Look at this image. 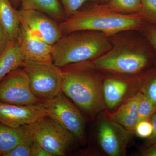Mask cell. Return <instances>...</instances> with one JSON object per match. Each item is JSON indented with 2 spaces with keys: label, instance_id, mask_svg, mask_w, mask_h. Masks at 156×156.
<instances>
[{
  "label": "cell",
  "instance_id": "6da1fadb",
  "mask_svg": "<svg viewBox=\"0 0 156 156\" xmlns=\"http://www.w3.org/2000/svg\"><path fill=\"white\" fill-rule=\"evenodd\" d=\"M140 13L125 14L112 10L107 5H95L78 10L59 24L62 34L78 31L100 32L107 36L139 29L142 25Z\"/></svg>",
  "mask_w": 156,
  "mask_h": 156
},
{
  "label": "cell",
  "instance_id": "7a4b0ae2",
  "mask_svg": "<svg viewBox=\"0 0 156 156\" xmlns=\"http://www.w3.org/2000/svg\"><path fill=\"white\" fill-rule=\"evenodd\" d=\"M62 68V92L66 96L91 118L105 109L102 85L88 64Z\"/></svg>",
  "mask_w": 156,
  "mask_h": 156
},
{
  "label": "cell",
  "instance_id": "3957f363",
  "mask_svg": "<svg viewBox=\"0 0 156 156\" xmlns=\"http://www.w3.org/2000/svg\"><path fill=\"white\" fill-rule=\"evenodd\" d=\"M67 34L52 46L53 63L60 68L94 60L112 47L108 36L100 32L78 31Z\"/></svg>",
  "mask_w": 156,
  "mask_h": 156
},
{
  "label": "cell",
  "instance_id": "277c9868",
  "mask_svg": "<svg viewBox=\"0 0 156 156\" xmlns=\"http://www.w3.org/2000/svg\"><path fill=\"white\" fill-rule=\"evenodd\" d=\"M25 127L32 140L52 156L66 155L77 140L69 131L49 116Z\"/></svg>",
  "mask_w": 156,
  "mask_h": 156
},
{
  "label": "cell",
  "instance_id": "5b68a950",
  "mask_svg": "<svg viewBox=\"0 0 156 156\" xmlns=\"http://www.w3.org/2000/svg\"><path fill=\"white\" fill-rule=\"evenodd\" d=\"M147 62V57L139 50L132 47L118 45L88 65L92 68L105 71L135 74L145 67Z\"/></svg>",
  "mask_w": 156,
  "mask_h": 156
},
{
  "label": "cell",
  "instance_id": "8992f818",
  "mask_svg": "<svg viewBox=\"0 0 156 156\" xmlns=\"http://www.w3.org/2000/svg\"><path fill=\"white\" fill-rule=\"evenodd\" d=\"M23 69L28 76L32 91L41 102L62 92V70L51 63L25 62Z\"/></svg>",
  "mask_w": 156,
  "mask_h": 156
},
{
  "label": "cell",
  "instance_id": "52a82bcc",
  "mask_svg": "<svg viewBox=\"0 0 156 156\" xmlns=\"http://www.w3.org/2000/svg\"><path fill=\"white\" fill-rule=\"evenodd\" d=\"M41 103L48 110L49 116L69 131L82 145H86L87 136L84 117L63 92Z\"/></svg>",
  "mask_w": 156,
  "mask_h": 156
},
{
  "label": "cell",
  "instance_id": "ba28073f",
  "mask_svg": "<svg viewBox=\"0 0 156 156\" xmlns=\"http://www.w3.org/2000/svg\"><path fill=\"white\" fill-rule=\"evenodd\" d=\"M0 101L20 105L41 102L32 91L27 74L19 68L0 81Z\"/></svg>",
  "mask_w": 156,
  "mask_h": 156
},
{
  "label": "cell",
  "instance_id": "9c48e42d",
  "mask_svg": "<svg viewBox=\"0 0 156 156\" xmlns=\"http://www.w3.org/2000/svg\"><path fill=\"white\" fill-rule=\"evenodd\" d=\"M19 13L21 25L49 44H54L62 36L59 24L44 13L23 9Z\"/></svg>",
  "mask_w": 156,
  "mask_h": 156
},
{
  "label": "cell",
  "instance_id": "30bf717a",
  "mask_svg": "<svg viewBox=\"0 0 156 156\" xmlns=\"http://www.w3.org/2000/svg\"><path fill=\"white\" fill-rule=\"evenodd\" d=\"M49 112L41 102L20 105L0 101V123L12 128L30 125Z\"/></svg>",
  "mask_w": 156,
  "mask_h": 156
},
{
  "label": "cell",
  "instance_id": "8fae6325",
  "mask_svg": "<svg viewBox=\"0 0 156 156\" xmlns=\"http://www.w3.org/2000/svg\"><path fill=\"white\" fill-rule=\"evenodd\" d=\"M131 132L110 119L101 120L98 128V142L102 150L110 156L125 153Z\"/></svg>",
  "mask_w": 156,
  "mask_h": 156
},
{
  "label": "cell",
  "instance_id": "7c38bea8",
  "mask_svg": "<svg viewBox=\"0 0 156 156\" xmlns=\"http://www.w3.org/2000/svg\"><path fill=\"white\" fill-rule=\"evenodd\" d=\"M24 62L51 63L52 46L37 37L21 25L20 36Z\"/></svg>",
  "mask_w": 156,
  "mask_h": 156
},
{
  "label": "cell",
  "instance_id": "4fadbf2b",
  "mask_svg": "<svg viewBox=\"0 0 156 156\" xmlns=\"http://www.w3.org/2000/svg\"><path fill=\"white\" fill-rule=\"evenodd\" d=\"M143 94V92H138L127 99L111 115L109 119L120 124L128 131H134L137 122L138 106Z\"/></svg>",
  "mask_w": 156,
  "mask_h": 156
},
{
  "label": "cell",
  "instance_id": "5bb4252c",
  "mask_svg": "<svg viewBox=\"0 0 156 156\" xmlns=\"http://www.w3.org/2000/svg\"><path fill=\"white\" fill-rule=\"evenodd\" d=\"M0 24L11 43L18 40L21 31L19 11L13 7L10 0H0Z\"/></svg>",
  "mask_w": 156,
  "mask_h": 156
},
{
  "label": "cell",
  "instance_id": "9a60e30c",
  "mask_svg": "<svg viewBox=\"0 0 156 156\" xmlns=\"http://www.w3.org/2000/svg\"><path fill=\"white\" fill-rule=\"evenodd\" d=\"M24 63L19 37L18 40L11 43L0 56V81L9 73L23 66Z\"/></svg>",
  "mask_w": 156,
  "mask_h": 156
},
{
  "label": "cell",
  "instance_id": "2e32d148",
  "mask_svg": "<svg viewBox=\"0 0 156 156\" xmlns=\"http://www.w3.org/2000/svg\"><path fill=\"white\" fill-rule=\"evenodd\" d=\"M30 138L25 126L14 128L0 123V156H5L20 144Z\"/></svg>",
  "mask_w": 156,
  "mask_h": 156
},
{
  "label": "cell",
  "instance_id": "e0dca14e",
  "mask_svg": "<svg viewBox=\"0 0 156 156\" xmlns=\"http://www.w3.org/2000/svg\"><path fill=\"white\" fill-rule=\"evenodd\" d=\"M128 89V84L122 80L114 78L105 80L102 93L107 107L111 109L116 107L124 98Z\"/></svg>",
  "mask_w": 156,
  "mask_h": 156
},
{
  "label": "cell",
  "instance_id": "ac0fdd59",
  "mask_svg": "<svg viewBox=\"0 0 156 156\" xmlns=\"http://www.w3.org/2000/svg\"><path fill=\"white\" fill-rule=\"evenodd\" d=\"M20 5L21 9L40 11L58 20L66 15L58 0H20Z\"/></svg>",
  "mask_w": 156,
  "mask_h": 156
},
{
  "label": "cell",
  "instance_id": "d6986e66",
  "mask_svg": "<svg viewBox=\"0 0 156 156\" xmlns=\"http://www.w3.org/2000/svg\"><path fill=\"white\" fill-rule=\"evenodd\" d=\"M109 8L118 13H139L141 9L140 0H109Z\"/></svg>",
  "mask_w": 156,
  "mask_h": 156
},
{
  "label": "cell",
  "instance_id": "ffe728a7",
  "mask_svg": "<svg viewBox=\"0 0 156 156\" xmlns=\"http://www.w3.org/2000/svg\"><path fill=\"white\" fill-rule=\"evenodd\" d=\"M156 111V105L143 93L138 106L137 123L141 121L149 120Z\"/></svg>",
  "mask_w": 156,
  "mask_h": 156
},
{
  "label": "cell",
  "instance_id": "44dd1931",
  "mask_svg": "<svg viewBox=\"0 0 156 156\" xmlns=\"http://www.w3.org/2000/svg\"><path fill=\"white\" fill-rule=\"evenodd\" d=\"M140 14L147 19L156 23V0H140Z\"/></svg>",
  "mask_w": 156,
  "mask_h": 156
},
{
  "label": "cell",
  "instance_id": "7402d4cb",
  "mask_svg": "<svg viewBox=\"0 0 156 156\" xmlns=\"http://www.w3.org/2000/svg\"><path fill=\"white\" fill-rule=\"evenodd\" d=\"M33 141L31 138L23 141L4 156H31V147Z\"/></svg>",
  "mask_w": 156,
  "mask_h": 156
},
{
  "label": "cell",
  "instance_id": "603a6c76",
  "mask_svg": "<svg viewBox=\"0 0 156 156\" xmlns=\"http://www.w3.org/2000/svg\"><path fill=\"white\" fill-rule=\"evenodd\" d=\"M66 15L69 17L75 13L82 5L88 1L98 2V0H61Z\"/></svg>",
  "mask_w": 156,
  "mask_h": 156
},
{
  "label": "cell",
  "instance_id": "cb8c5ba5",
  "mask_svg": "<svg viewBox=\"0 0 156 156\" xmlns=\"http://www.w3.org/2000/svg\"><path fill=\"white\" fill-rule=\"evenodd\" d=\"M134 131L139 137L148 138L153 132V126L149 120L141 121L136 124Z\"/></svg>",
  "mask_w": 156,
  "mask_h": 156
},
{
  "label": "cell",
  "instance_id": "d4e9b609",
  "mask_svg": "<svg viewBox=\"0 0 156 156\" xmlns=\"http://www.w3.org/2000/svg\"><path fill=\"white\" fill-rule=\"evenodd\" d=\"M143 92L156 106V77L150 81Z\"/></svg>",
  "mask_w": 156,
  "mask_h": 156
},
{
  "label": "cell",
  "instance_id": "484cf974",
  "mask_svg": "<svg viewBox=\"0 0 156 156\" xmlns=\"http://www.w3.org/2000/svg\"><path fill=\"white\" fill-rule=\"evenodd\" d=\"M11 44L5 31L0 24V56Z\"/></svg>",
  "mask_w": 156,
  "mask_h": 156
},
{
  "label": "cell",
  "instance_id": "4316f807",
  "mask_svg": "<svg viewBox=\"0 0 156 156\" xmlns=\"http://www.w3.org/2000/svg\"><path fill=\"white\" fill-rule=\"evenodd\" d=\"M31 156H52L36 141H33L31 147Z\"/></svg>",
  "mask_w": 156,
  "mask_h": 156
},
{
  "label": "cell",
  "instance_id": "83f0119b",
  "mask_svg": "<svg viewBox=\"0 0 156 156\" xmlns=\"http://www.w3.org/2000/svg\"><path fill=\"white\" fill-rule=\"evenodd\" d=\"M151 122L153 126V132L150 137L147 138V144L150 146L156 142V113L151 117Z\"/></svg>",
  "mask_w": 156,
  "mask_h": 156
},
{
  "label": "cell",
  "instance_id": "f1b7e54d",
  "mask_svg": "<svg viewBox=\"0 0 156 156\" xmlns=\"http://www.w3.org/2000/svg\"><path fill=\"white\" fill-rule=\"evenodd\" d=\"M148 36L151 44L156 51V30L154 28L150 29L149 30Z\"/></svg>",
  "mask_w": 156,
  "mask_h": 156
},
{
  "label": "cell",
  "instance_id": "f546056e",
  "mask_svg": "<svg viewBox=\"0 0 156 156\" xmlns=\"http://www.w3.org/2000/svg\"><path fill=\"white\" fill-rule=\"evenodd\" d=\"M143 152L144 156H156V142L150 146Z\"/></svg>",
  "mask_w": 156,
  "mask_h": 156
},
{
  "label": "cell",
  "instance_id": "4dcf8cb0",
  "mask_svg": "<svg viewBox=\"0 0 156 156\" xmlns=\"http://www.w3.org/2000/svg\"><path fill=\"white\" fill-rule=\"evenodd\" d=\"M11 3L14 5L17 6L20 4V0H10Z\"/></svg>",
  "mask_w": 156,
  "mask_h": 156
},
{
  "label": "cell",
  "instance_id": "1f68e13d",
  "mask_svg": "<svg viewBox=\"0 0 156 156\" xmlns=\"http://www.w3.org/2000/svg\"><path fill=\"white\" fill-rule=\"evenodd\" d=\"M104 1H109V0H103Z\"/></svg>",
  "mask_w": 156,
  "mask_h": 156
}]
</instances>
